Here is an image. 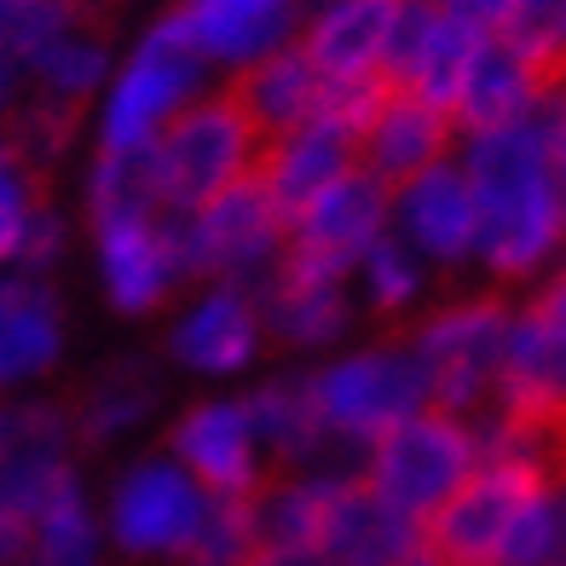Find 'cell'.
<instances>
[{"instance_id":"1","label":"cell","mask_w":566,"mask_h":566,"mask_svg":"<svg viewBox=\"0 0 566 566\" xmlns=\"http://www.w3.org/2000/svg\"><path fill=\"white\" fill-rule=\"evenodd\" d=\"M462 179L474 197V261L497 283H532L555 266L566 231V111L549 105L492 127L462 134Z\"/></svg>"},{"instance_id":"2","label":"cell","mask_w":566,"mask_h":566,"mask_svg":"<svg viewBox=\"0 0 566 566\" xmlns=\"http://www.w3.org/2000/svg\"><path fill=\"white\" fill-rule=\"evenodd\" d=\"M202 82H209V59L197 53L186 18H150L98 87V150H150L163 127L202 93Z\"/></svg>"},{"instance_id":"3","label":"cell","mask_w":566,"mask_h":566,"mask_svg":"<svg viewBox=\"0 0 566 566\" xmlns=\"http://www.w3.org/2000/svg\"><path fill=\"white\" fill-rule=\"evenodd\" d=\"M261 157V134L243 116V105L231 93H197L186 111H179L157 145L145 150L150 186H157V209L168 220L202 209L209 197H220L226 186L254 174Z\"/></svg>"},{"instance_id":"4","label":"cell","mask_w":566,"mask_h":566,"mask_svg":"<svg viewBox=\"0 0 566 566\" xmlns=\"http://www.w3.org/2000/svg\"><path fill=\"white\" fill-rule=\"evenodd\" d=\"M474 462H480L474 422L451 417L440 405H422L417 417H405L399 428L381 433L376 446L358 451V480H365L388 509L428 526V514L474 474Z\"/></svg>"},{"instance_id":"5","label":"cell","mask_w":566,"mask_h":566,"mask_svg":"<svg viewBox=\"0 0 566 566\" xmlns=\"http://www.w3.org/2000/svg\"><path fill=\"white\" fill-rule=\"evenodd\" d=\"M313 405L324 417V433L342 457H358L365 446H376L388 428H399L405 417H417L428 405L417 358L405 342H370V347H347L336 358L306 376Z\"/></svg>"},{"instance_id":"6","label":"cell","mask_w":566,"mask_h":566,"mask_svg":"<svg viewBox=\"0 0 566 566\" xmlns=\"http://www.w3.org/2000/svg\"><path fill=\"white\" fill-rule=\"evenodd\" d=\"M509 336V301L503 295H457L440 301L422 324L410 329V358H417L428 405L451 410V417H480L492 405L497 358Z\"/></svg>"},{"instance_id":"7","label":"cell","mask_w":566,"mask_h":566,"mask_svg":"<svg viewBox=\"0 0 566 566\" xmlns=\"http://www.w3.org/2000/svg\"><path fill=\"white\" fill-rule=\"evenodd\" d=\"M174 238H179V266H186V277L243 283V290H254V283L283 261L290 220H283V209L266 197L261 179L249 174L238 186H226L220 197H209L202 209L179 214Z\"/></svg>"},{"instance_id":"8","label":"cell","mask_w":566,"mask_h":566,"mask_svg":"<svg viewBox=\"0 0 566 566\" xmlns=\"http://www.w3.org/2000/svg\"><path fill=\"white\" fill-rule=\"evenodd\" d=\"M560 399H566V290L555 277V283H537L521 306H509L492 410L560 428Z\"/></svg>"},{"instance_id":"9","label":"cell","mask_w":566,"mask_h":566,"mask_svg":"<svg viewBox=\"0 0 566 566\" xmlns=\"http://www.w3.org/2000/svg\"><path fill=\"white\" fill-rule=\"evenodd\" d=\"M202 509L209 497L174 457H139L116 474L98 526H105V544H116L127 560H179Z\"/></svg>"},{"instance_id":"10","label":"cell","mask_w":566,"mask_h":566,"mask_svg":"<svg viewBox=\"0 0 566 566\" xmlns=\"http://www.w3.org/2000/svg\"><path fill=\"white\" fill-rule=\"evenodd\" d=\"M544 480H555L544 462H492V457H480L474 474L428 514L422 544L446 566H492L514 509H521Z\"/></svg>"},{"instance_id":"11","label":"cell","mask_w":566,"mask_h":566,"mask_svg":"<svg viewBox=\"0 0 566 566\" xmlns=\"http://www.w3.org/2000/svg\"><path fill=\"white\" fill-rule=\"evenodd\" d=\"M93 261H98V290L127 318L157 313L179 283H186L174 220L157 209L93 214Z\"/></svg>"},{"instance_id":"12","label":"cell","mask_w":566,"mask_h":566,"mask_svg":"<svg viewBox=\"0 0 566 566\" xmlns=\"http://www.w3.org/2000/svg\"><path fill=\"white\" fill-rule=\"evenodd\" d=\"M376 238H388V186L370 168H347L336 186H324L306 209L290 214V238H283V261L306 272L347 277L353 261Z\"/></svg>"},{"instance_id":"13","label":"cell","mask_w":566,"mask_h":566,"mask_svg":"<svg viewBox=\"0 0 566 566\" xmlns=\"http://www.w3.org/2000/svg\"><path fill=\"white\" fill-rule=\"evenodd\" d=\"M168 457L197 480L202 497H254L266 480V457L254 440L249 405L238 394L197 399L168 433Z\"/></svg>"},{"instance_id":"14","label":"cell","mask_w":566,"mask_h":566,"mask_svg":"<svg viewBox=\"0 0 566 566\" xmlns=\"http://www.w3.org/2000/svg\"><path fill=\"white\" fill-rule=\"evenodd\" d=\"M480 41H485V35L469 30L462 18H451L440 0H405L381 75H388V87L417 93V98H428L433 111L451 116L457 87H462V75H469Z\"/></svg>"},{"instance_id":"15","label":"cell","mask_w":566,"mask_h":566,"mask_svg":"<svg viewBox=\"0 0 566 566\" xmlns=\"http://www.w3.org/2000/svg\"><path fill=\"white\" fill-rule=\"evenodd\" d=\"M388 231L428 272L474 261V197H469V179H462L457 157L388 186Z\"/></svg>"},{"instance_id":"16","label":"cell","mask_w":566,"mask_h":566,"mask_svg":"<svg viewBox=\"0 0 566 566\" xmlns=\"http://www.w3.org/2000/svg\"><path fill=\"white\" fill-rule=\"evenodd\" d=\"M266 347L261 306L243 283H202L168 329V358L191 376H243Z\"/></svg>"},{"instance_id":"17","label":"cell","mask_w":566,"mask_h":566,"mask_svg":"<svg viewBox=\"0 0 566 566\" xmlns=\"http://www.w3.org/2000/svg\"><path fill=\"white\" fill-rule=\"evenodd\" d=\"M254 306H261V329L272 342L295 353H324L353 329V290L347 277L306 272L295 261H277L261 283H254Z\"/></svg>"},{"instance_id":"18","label":"cell","mask_w":566,"mask_h":566,"mask_svg":"<svg viewBox=\"0 0 566 566\" xmlns=\"http://www.w3.org/2000/svg\"><path fill=\"white\" fill-rule=\"evenodd\" d=\"M399 7L405 0H324V7H313L301 18L295 46L329 82H342V75H381Z\"/></svg>"},{"instance_id":"19","label":"cell","mask_w":566,"mask_h":566,"mask_svg":"<svg viewBox=\"0 0 566 566\" xmlns=\"http://www.w3.org/2000/svg\"><path fill=\"white\" fill-rule=\"evenodd\" d=\"M179 18H186L209 70H238V75L277 46H290L301 30L295 0H186Z\"/></svg>"},{"instance_id":"20","label":"cell","mask_w":566,"mask_h":566,"mask_svg":"<svg viewBox=\"0 0 566 566\" xmlns=\"http://www.w3.org/2000/svg\"><path fill=\"white\" fill-rule=\"evenodd\" d=\"M451 134L457 127H451L446 111H433L428 98L405 93V87H388L376 116L365 122V134H358V168H370L381 186H399V179L446 163Z\"/></svg>"},{"instance_id":"21","label":"cell","mask_w":566,"mask_h":566,"mask_svg":"<svg viewBox=\"0 0 566 566\" xmlns=\"http://www.w3.org/2000/svg\"><path fill=\"white\" fill-rule=\"evenodd\" d=\"M549 93H555V75L532 70L526 59H514L497 35H485L469 75H462V87H457L451 127H462V134H492V127L537 116L549 105Z\"/></svg>"},{"instance_id":"22","label":"cell","mask_w":566,"mask_h":566,"mask_svg":"<svg viewBox=\"0 0 566 566\" xmlns=\"http://www.w3.org/2000/svg\"><path fill=\"white\" fill-rule=\"evenodd\" d=\"M347 168H358V145L318 116L290 127V134H277V139H261V157H254V179H261L266 197L283 209V220L295 209H306L324 186H336Z\"/></svg>"},{"instance_id":"23","label":"cell","mask_w":566,"mask_h":566,"mask_svg":"<svg viewBox=\"0 0 566 566\" xmlns=\"http://www.w3.org/2000/svg\"><path fill=\"white\" fill-rule=\"evenodd\" d=\"M64 353V306L46 277L0 272V394L30 388Z\"/></svg>"},{"instance_id":"24","label":"cell","mask_w":566,"mask_h":566,"mask_svg":"<svg viewBox=\"0 0 566 566\" xmlns=\"http://www.w3.org/2000/svg\"><path fill=\"white\" fill-rule=\"evenodd\" d=\"M243 405H249L254 440H261V457L283 462V469H336V462H347L329 446L306 376H272L254 394H243Z\"/></svg>"},{"instance_id":"25","label":"cell","mask_w":566,"mask_h":566,"mask_svg":"<svg viewBox=\"0 0 566 566\" xmlns=\"http://www.w3.org/2000/svg\"><path fill=\"white\" fill-rule=\"evenodd\" d=\"M59 254H64V214L41 202L35 168L0 134V272L46 277Z\"/></svg>"},{"instance_id":"26","label":"cell","mask_w":566,"mask_h":566,"mask_svg":"<svg viewBox=\"0 0 566 566\" xmlns=\"http://www.w3.org/2000/svg\"><path fill=\"white\" fill-rule=\"evenodd\" d=\"M417 549H422V526L410 514L388 509L358 474L347 480V492L318 537V555L329 566H399Z\"/></svg>"},{"instance_id":"27","label":"cell","mask_w":566,"mask_h":566,"mask_svg":"<svg viewBox=\"0 0 566 566\" xmlns=\"http://www.w3.org/2000/svg\"><path fill=\"white\" fill-rule=\"evenodd\" d=\"M347 480H353V469L336 462V469H295L290 480L261 485V492L249 497L254 537L272 549H318V537L329 526V514H336Z\"/></svg>"},{"instance_id":"28","label":"cell","mask_w":566,"mask_h":566,"mask_svg":"<svg viewBox=\"0 0 566 566\" xmlns=\"http://www.w3.org/2000/svg\"><path fill=\"white\" fill-rule=\"evenodd\" d=\"M318 93H324V75L313 70V59H306L295 41L266 53L261 64H249L238 75V87H231V98L243 105V116L254 122L261 139H277V134H290V127L313 122Z\"/></svg>"},{"instance_id":"29","label":"cell","mask_w":566,"mask_h":566,"mask_svg":"<svg viewBox=\"0 0 566 566\" xmlns=\"http://www.w3.org/2000/svg\"><path fill=\"white\" fill-rule=\"evenodd\" d=\"M18 75L35 87L41 105L82 111L87 98H98V87H105V75H111V46L98 30H87V23L75 18L59 35H46L35 53L18 64Z\"/></svg>"},{"instance_id":"30","label":"cell","mask_w":566,"mask_h":566,"mask_svg":"<svg viewBox=\"0 0 566 566\" xmlns=\"http://www.w3.org/2000/svg\"><path fill=\"white\" fill-rule=\"evenodd\" d=\"M163 399V376L145 358H116L105 376H93V388L82 394L70 417V433L87 446H116L127 440L139 422H150V410Z\"/></svg>"},{"instance_id":"31","label":"cell","mask_w":566,"mask_h":566,"mask_svg":"<svg viewBox=\"0 0 566 566\" xmlns=\"http://www.w3.org/2000/svg\"><path fill=\"white\" fill-rule=\"evenodd\" d=\"M23 566H105V526H98L87 485L75 469L53 480V492L41 497Z\"/></svg>"},{"instance_id":"32","label":"cell","mask_w":566,"mask_h":566,"mask_svg":"<svg viewBox=\"0 0 566 566\" xmlns=\"http://www.w3.org/2000/svg\"><path fill=\"white\" fill-rule=\"evenodd\" d=\"M428 266L410 254L394 231L388 238H376L365 254L353 261V272H347V290H358V301L370 306V313H381V318H399V313H410V306H422V295H428Z\"/></svg>"},{"instance_id":"33","label":"cell","mask_w":566,"mask_h":566,"mask_svg":"<svg viewBox=\"0 0 566 566\" xmlns=\"http://www.w3.org/2000/svg\"><path fill=\"white\" fill-rule=\"evenodd\" d=\"M492 566H566V497L555 480H544L514 509Z\"/></svg>"},{"instance_id":"34","label":"cell","mask_w":566,"mask_h":566,"mask_svg":"<svg viewBox=\"0 0 566 566\" xmlns=\"http://www.w3.org/2000/svg\"><path fill=\"white\" fill-rule=\"evenodd\" d=\"M254 549H261V537H254L249 497H209L186 555H179L174 566H249Z\"/></svg>"},{"instance_id":"35","label":"cell","mask_w":566,"mask_h":566,"mask_svg":"<svg viewBox=\"0 0 566 566\" xmlns=\"http://www.w3.org/2000/svg\"><path fill=\"white\" fill-rule=\"evenodd\" d=\"M134 209H157V186H150L145 150H98L87 168V220L93 214H134Z\"/></svg>"},{"instance_id":"36","label":"cell","mask_w":566,"mask_h":566,"mask_svg":"<svg viewBox=\"0 0 566 566\" xmlns=\"http://www.w3.org/2000/svg\"><path fill=\"white\" fill-rule=\"evenodd\" d=\"M497 41L514 59H526L532 70L555 75L560 70V46H566V0H514Z\"/></svg>"},{"instance_id":"37","label":"cell","mask_w":566,"mask_h":566,"mask_svg":"<svg viewBox=\"0 0 566 566\" xmlns=\"http://www.w3.org/2000/svg\"><path fill=\"white\" fill-rule=\"evenodd\" d=\"M82 18V0H0V53L23 64L46 35Z\"/></svg>"},{"instance_id":"38","label":"cell","mask_w":566,"mask_h":566,"mask_svg":"<svg viewBox=\"0 0 566 566\" xmlns=\"http://www.w3.org/2000/svg\"><path fill=\"white\" fill-rule=\"evenodd\" d=\"M440 7H446L451 18H462L469 30H480V35H497L514 0H440Z\"/></svg>"},{"instance_id":"39","label":"cell","mask_w":566,"mask_h":566,"mask_svg":"<svg viewBox=\"0 0 566 566\" xmlns=\"http://www.w3.org/2000/svg\"><path fill=\"white\" fill-rule=\"evenodd\" d=\"M249 566H329L318 549H272V544H261L249 555Z\"/></svg>"},{"instance_id":"40","label":"cell","mask_w":566,"mask_h":566,"mask_svg":"<svg viewBox=\"0 0 566 566\" xmlns=\"http://www.w3.org/2000/svg\"><path fill=\"white\" fill-rule=\"evenodd\" d=\"M18 87H23V75H18V64L0 53V122L12 116V105H18Z\"/></svg>"},{"instance_id":"41","label":"cell","mask_w":566,"mask_h":566,"mask_svg":"<svg viewBox=\"0 0 566 566\" xmlns=\"http://www.w3.org/2000/svg\"><path fill=\"white\" fill-rule=\"evenodd\" d=\"M399 566H446V560H440V555H433V549H428V544H422V549H417V555H405V560H399Z\"/></svg>"},{"instance_id":"42","label":"cell","mask_w":566,"mask_h":566,"mask_svg":"<svg viewBox=\"0 0 566 566\" xmlns=\"http://www.w3.org/2000/svg\"><path fill=\"white\" fill-rule=\"evenodd\" d=\"M98 7H116V0H98Z\"/></svg>"}]
</instances>
